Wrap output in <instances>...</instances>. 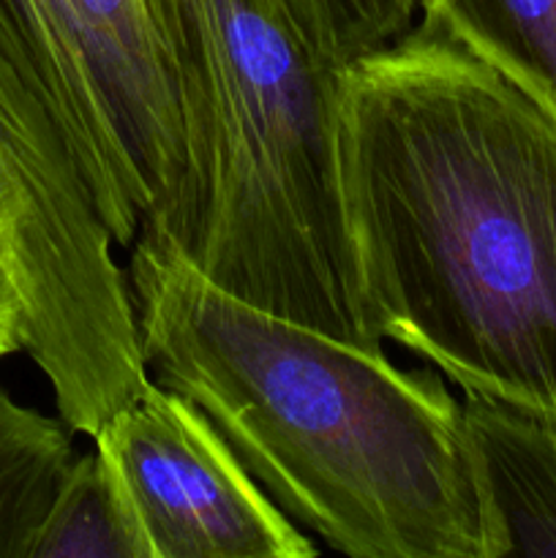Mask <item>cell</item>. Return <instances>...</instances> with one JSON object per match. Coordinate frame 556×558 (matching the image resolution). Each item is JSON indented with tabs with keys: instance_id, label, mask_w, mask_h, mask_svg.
I'll use <instances>...</instances> for the list:
<instances>
[{
	"instance_id": "7",
	"label": "cell",
	"mask_w": 556,
	"mask_h": 558,
	"mask_svg": "<svg viewBox=\"0 0 556 558\" xmlns=\"http://www.w3.org/2000/svg\"><path fill=\"white\" fill-rule=\"evenodd\" d=\"M0 44L69 140L114 243L131 248L150 205L60 0H0Z\"/></svg>"
},
{
	"instance_id": "11",
	"label": "cell",
	"mask_w": 556,
	"mask_h": 558,
	"mask_svg": "<svg viewBox=\"0 0 556 558\" xmlns=\"http://www.w3.org/2000/svg\"><path fill=\"white\" fill-rule=\"evenodd\" d=\"M31 558H145L112 474L96 450L71 461Z\"/></svg>"
},
{
	"instance_id": "10",
	"label": "cell",
	"mask_w": 556,
	"mask_h": 558,
	"mask_svg": "<svg viewBox=\"0 0 556 558\" xmlns=\"http://www.w3.org/2000/svg\"><path fill=\"white\" fill-rule=\"evenodd\" d=\"M420 16L556 114V0H420Z\"/></svg>"
},
{
	"instance_id": "6",
	"label": "cell",
	"mask_w": 556,
	"mask_h": 558,
	"mask_svg": "<svg viewBox=\"0 0 556 558\" xmlns=\"http://www.w3.org/2000/svg\"><path fill=\"white\" fill-rule=\"evenodd\" d=\"M60 11L145 189L150 221L174 199L189 167L178 74L156 5L60 0Z\"/></svg>"
},
{
	"instance_id": "2",
	"label": "cell",
	"mask_w": 556,
	"mask_h": 558,
	"mask_svg": "<svg viewBox=\"0 0 556 558\" xmlns=\"http://www.w3.org/2000/svg\"><path fill=\"white\" fill-rule=\"evenodd\" d=\"M125 276L150 379L207 414L289 521L352 558H494L439 371L259 308L150 232Z\"/></svg>"
},
{
	"instance_id": "8",
	"label": "cell",
	"mask_w": 556,
	"mask_h": 558,
	"mask_svg": "<svg viewBox=\"0 0 556 558\" xmlns=\"http://www.w3.org/2000/svg\"><path fill=\"white\" fill-rule=\"evenodd\" d=\"M461 409L494 558L556 556V420L478 392Z\"/></svg>"
},
{
	"instance_id": "13",
	"label": "cell",
	"mask_w": 556,
	"mask_h": 558,
	"mask_svg": "<svg viewBox=\"0 0 556 558\" xmlns=\"http://www.w3.org/2000/svg\"><path fill=\"white\" fill-rule=\"evenodd\" d=\"M14 352H22L20 308H16L14 294H11V287L5 283L3 270H0V360Z\"/></svg>"
},
{
	"instance_id": "9",
	"label": "cell",
	"mask_w": 556,
	"mask_h": 558,
	"mask_svg": "<svg viewBox=\"0 0 556 558\" xmlns=\"http://www.w3.org/2000/svg\"><path fill=\"white\" fill-rule=\"evenodd\" d=\"M63 417L22 407L0 385V558H31L49 505L76 458Z\"/></svg>"
},
{
	"instance_id": "4",
	"label": "cell",
	"mask_w": 556,
	"mask_h": 558,
	"mask_svg": "<svg viewBox=\"0 0 556 558\" xmlns=\"http://www.w3.org/2000/svg\"><path fill=\"white\" fill-rule=\"evenodd\" d=\"M114 245L69 140L0 44V270L22 352L85 436L150 381Z\"/></svg>"
},
{
	"instance_id": "3",
	"label": "cell",
	"mask_w": 556,
	"mask_h": 558,
	"mask_svg": "<svg viewBox=\"0 0 556 558\" xmlns=\"http://www.w3.org/2000/svg\"><path fill=\"white\" fill-rule=\"evenodd\" d=\"M189 167L140 232L227 292L347 341L365 319L338 169V85L289 0H153Z\"/></svg>"
},
{
	"instance_id": "5",
	"label": "cell",
	"mask_w": 556,
	"mask_h": 558,
	"mask_svg": "<svg viewBox=\"0 0 556 558\" xmlns=\"http://www.w3.org/2000/svg\"><path fill=\"white\" fill-rule=\"evenodd\" d=\"M145 558H305L319 545L245 472L216 425L147 381L96 434Z\"/></svg>"
},
{
	"instance_id": "12",
	"label": "cell",
	"mask_w": 556,
	"mask_h": 558,
	"mask_svg": "<svg viewBox=\"0 0 556 558\" xmlns=\"http://www.w3.org/2000/svg\"><path fill=\"white\" fill-rule=\"evenodd\" d=\"M316 52L336 69L401 41L420 16V0H289Z\"/></svg>"
},
{
	"instance_id": "1",
	"label": "cell",
	"mask_w": 556,
	"mask_h": 558,
	"mask_svg": "<svg viewBox=\"0 0 556 558\" xmlns=\"http://www.w3.org/2000/svg\"><path fill=\"white\" fill-rule=\"evenodd\" d=\"M338 169L374 336L556 420V114L418 16L341 71Z\"/></svg>"
}]
</instances>
